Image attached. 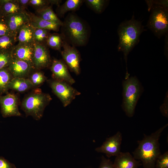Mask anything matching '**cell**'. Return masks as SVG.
I'll return each instance as SVG.
<instances>
[{"mask_svg":"<svg viewBox=\"0 0 168 168\" xmlns=\"http://www.w3.org/2000/svg\"><path fill=\"white\" fill-rule=\"evenodd\" d=\"M34 44L18 43L12 50L13 58L27 63L34 68L32 60L35 49Z\"/></svg>","mask_w":168,"mask_h":168,"instance_id":"9a60e30c","label":"cell"},{"mask_svg":"<svg viewBox=\"0 0 168 168\" xmlns=\"http://www.w3.org/2000/svg\"><path fill=\"white\" fill-rule=\"evenodd\" d=\"M3 17V15L2 13V12L1 10V6L0 5V18Z\"/></svg>","mask_w":168,"mask_h":168,"instance_id":"74e56055","label":"cell"},{"mask_svg":"<svg viewBox=\"0 0 168 168\" xmlns=\"http://www.w3.org/2000/svg\"><path fill=\"white\" fill-rule=\"evenodd\" d=\"M28 14L30 17V23L35 29H43L57 32L61 26L58 23L44 20L35 14L31 12Z\"/></svg>","mask_w":168,"mask_h":168,"instance_id":"e0dca14e","label":"cell"},{"mask_svg":"<svg viewBox=\"0 0 168 168\" xmlns=\"http://www.w3.org/2000/svg\"><path fill=\"white\" fill-rule=\"evenodd\" d=\"M13 78L7 67L0 69V96L7 92L9 84Z\"/></svg>","mask_w":168,"mask_h":168,"instance_id":"603a6c76","label":"cell"},{"mask_svg":"<svg viewBox=\"0 0 168 168\" xmlns=\"http://www.w3.org/2000/svg\"><path fill=\"white\" fill-rule=\"evenodd\" d=\"M63 43V38L61 35L54 33H50L46 40L45 44L48 47L61 52Z\"/></svg>","mask_w":168,"mask_h":168,"instance_id":"cb8c5ba5","label":"cell"},{"mask_svg":"<svg viewBox=\"0 0 168 168\" xmlns=\"http://www.w3.org/2000/svg\"><path fill=\"white\" fill-rule=\"evenodd\" d=\"M56 3V0H30L29 5L37 10Z\"/></svg>","mask_w":168,"mask_h":168,"instance_id":"f1b7e54d","label":"cell"},{"mask_svg":"<svg viewBox=\"0 0 168 168\" xmlns=\"http://www.w3.org/2000/svg\"><path fill=\"white\" fill-rule=\"evenodd\" d=\"M147 26L158 38L168 33V9L163 6L153 5Z\"/></svg>","mask_w":168,"mask_h":168,"instance_id":"8992f818","label":"cell"},{"mask_svg":"<svg viewBox=\"0 0 168 168\" xmlns=\"http://www.w3.org/2000/svg\"><path fill=\"white\" fill-rule=\"evenodd\" d=\"M50 30L43 29H35L34 40L35 43L45 44L46 40L50 34Z\"/></svg>","mask_w":168,"mask_h":168,"instance_id":"4316f807","label":"cell"},{"mask_svg":"<svg viewBox=\"0 0 168 168\" xmlns=\"http://www.w3.org/2000/svg\"><path fill=\"white\" fill-rule=\"evenodd\" d=\"M60 3L61 2V0H60ZM60 5V4L58 5L59 6Z\"/></svg>","mask_w":168,"mask_h":168,"instance_id":"f35d334b","label":"cell"},{"mask_svg":"<svg viewBox=\"0 0 168 168\" xmlns=\"http://www.w3.org/2000/svg\"><path fill=\"white\" fill-rule=\"evenodd\" d=\"M12 51L0 50V69L7 67L13 58Z\"/></svg>","mask_w":168,"mask_h":168,"instance_id":"f546056e","label":"cell"},{"mask_svg":"<svg viewBox=\"0 0 168 168\" xmlns=\"http://www.w3.org/2000/svg\"><path fill=\"white\" fill-rule=\"evenodd\" d=\"M11 34L3 17L0 18V36Z\"/></svg>","mask_w":168,"mask_h":168,"instance_id":"1f68e13d","label":"cell"},{"mask_svg":"<svg viewBox=\"0 0 168 168\" xmlns=\"http://www.w3.org/2000/svg\"><path fill=\"white\" fill-rule=\"evenodd\" d=\"M160 110L162 115L168 117V96H166L164 103L160 107Z\"/></svg>","mask_w":168,"mask_h":168,"instance_id":"e575fe53","label":"cell"},{"mask_svg":"<svg viewBox=\"0 0 168 168\" xmlns=\"http://www.w3.org/2000/svg\"><path fill=\"white\" fill-rule=\"evenodd\" d=\"M61 27V34L63 39L70 45L80 46L86 43L88 29L84 22L75 14L69 13Z\"/></svg>","mask_w":168,"mask_h":168,"instance_id":"3957f363","label":"cell"},{"mask_svg":"<svg viewBox=\"0 0 168 168\" xmlns=\"http://www.w3.org/2000/svg\"><path fill=\"white\" fill-rule=\"evenodd\" d=\"M155 168H168V151L161 154L156 159Z\"/></svg>","mask_w":168,"mask_h":168,"instance_id":"4dcf8cb0","label":"cell"},{"mask_svg":"<svg viewBox=\"0 0 168 168\" xmlns=\"http://www.w3.org/2000/svg\"><path fill=\"white\" fill-rule=\"evenodd\" d=\"M33 65L35 70L50 67L52 60L48 47L45 44L35 43Z\"/></svg>","mask_w":168,"mask_h":168,"instance_id":"9c48e42d","label":"cell"},{"mask_svg":"<svg viewBox=\"0 0 168 168\" xmlns=\"http://www.w3.org/2000/svg\"><path fill=\"white\" fill-rule=\"evenodd\" d=\"M35 29L29 22L23 26L20 29L17 36L18 43L22 44H35L34 36Z\"/></svg>","mask_w":168,"mask_h":168,"instance_id":"ac0fdd59","label":"cell"},{"mask_svg":"<svg viewBox=\"0 0 168 168\" xmlns=\"http://www.w3.org/2000/svg\"><path fill=\"white\" fill-rule=\"evenodd\" d=\"M18 98L13 94L0 96L1 112L4 118L21 116L18 108Z\"/></svg>","mask_w":168,"mask_h":168,"instance_id":"30bf717a","label":"cell"},{"mask_svg":"<svg viewBox=\"0 0 168 168\" xmlns=\"http://www.w3.org/2000/svg\"><path fill=\"white\" fill-rule=\"evenodd\" d=\"M52 91L62 102L64 107L69 105L81 93L67 83L54 79L48 80Z\"/></svg>","mask_w":168,"mask_h":168,"instance_id":"52a82bcc","label":"cell"},{"mask_svg":"<svg viewBox=\"0 0 168 168\" xmlns=\"http://www.w3.org/2000/svg\"><path fill=\"white\" fill-rule=\"evenodd\" d=\"M99 168H114L113 162L110 160L102 156Z\"/></svg>","mask_w":168,"mask_h":168,"instance_id":"d6a6232c","label":"cell"},{"mask_svg":"<svg viewBox=\"0 0 168 168\" xmlns=\"http://www.w3.org/2000/svg\"><path fill=\"white\" fill-rule=\"evenodd\" d=\"M53 79L66 82L71 85L75 81L71 75L68 68L63 60L54 59L50 66Z\"/></svg>","mask_w":168,"mask_h":168,"instance_id":"7c38bea8","label":"cell"},{"mask_svg":"<svg viewBox=\"0 0 168 168\" xmlns=\"http://www.w3.org/2000/svg\"><path fill=\"white\" fill-rule=\"evenodd\" d=\"M3 18L11 34L16 37L21 28L30 22V16L27 12L7 15Z\"/></svg>","mask_w":168,"mask_h":168,"instance_id":"4fadbf2b","label":"cell"},{"mask_svg":"<svg viewBox=\"0 0 168 168\" xmlns=\"http://www.w3.org/2000/svg\"><path fill=\"white\" fill-rule=\"evenodd\" d=\"M7 68L13 77L27 78L35 70L27 63L14 58Z\"/></svg>","mask_w":168,"mask_h":168,"instance_id":"5bb4252c","label":"cell"},{"mask_svg":"<svg viewBox=\"0 0 168 168\" xmlns=\"http://www.w3.org/2000/svg\"><path fill=\"white\" fill-rule=\"evenodd\" d=\"M52 100L48 94L43 92L39 88H35L23 100L21 109L26 116H30L38 120L43 116L44 110Z\"/></svg>","mask_w":168,"mask_h":168,"instance_id":"277c9868","label":"cell"},{"mask_svg":"<svg viewBox=\"0 0 168 168\" xmlns=\"http://www.w3.org/2000/svg\"><path fill=\"white\" fill-rule=\"evenodd\" d=\"M165 35H166V39L165 40V45L164 51H165V55L166 56H167V53H168L167 52V51H168V50H167V45H168V33H167Z\"/></svg>","mask_w":168,"mask_h":168,"instance_id":"8d00e7d4","label":"cell"},{"mask_svg":"<svg viewBox=\"0 0 168 168\" xmlns=\"http://www.w3.org/2000/svg\"><path fill=\"white\" fill-rule=\"evenodd\" d=\"M86 3L93 11L97 13L102 12L107 2L104 0H86Z\"/></svg>","mask_w":168,"mask_h":168,"instance_id":"83f0119b","label":"cell"},{"mask_svg":"<svg viewBox=\"0 0 168 168\" xmlns=\"http://www.w3.org/2000/svg\"><path fill=\"white\" fill-rule=\"evenodd\" d=\"M32 88H34L28 78L13 77L9 86V89L20 92H24Z\"/></svg>","mask_w":168,"mask_h":168,"instance_id":"ffe728a7","label":"cell"},{"mask_svg":"<svg viewBox=\"0 0 168 168\" xmlns=\"http://www.w3.org/2000/svg\"><path fill=\"white\" fill-rule=\"evenodd\" d=\"M113 165L114 168H138L142 164L128 152H121L116 156Z\"/></svg>","mask_w":168,"mask_h":168,"instance_id":"2e32d148","label":"cell"},{"mask_svg":"<svg viewBox=\"0 0 168 168\" xmlns=\"http://www.w3.org/2000/svg\"><path fill=\"white\" fill-rule=\"evenodd\" d=\"M16 41L17 37L12 34L0 36V50L12 51Z\"/></svg>","mask_w":168,"mask_h":168,"instance_id":"d4e9b609","label":"cell"},{"mask_svg":"<svg viewBox=\"0 0 168 168\" xmlns=\"http://www.w3.org/2000/svg\"><path fill=\"white\" fill-rule=\"evenodd\" d=\"M0 168H16L15 165L4 157L0 156Z\"/></svg>","mask_w":168,"mask_h":168,"instance_id":"836d02e7","label":"cell"},{"mask_svg":"<svg viewBox=\"0 0 168 168\" xmlns=\"http://www.w3.org/2000/svg\"><path fill=\"white\" fill-rule=\"evenodd\" d=\"M35 15L47 21L58 23L62 26L63 22L58 18L50 5L41 9L35 10Z\"/></svg>","mask_w":168,"mask_h":168,"instance_id":"7402d4cb","label":"cell"},{"mask_svg":"<svg viewBox=\"0 0 168 168\" xmlns=\"http://www.w3.org/2000/svg\"><path fill=\"white\" fill-rule=\"evenodd\" d=\"M0 5L3 16L15 13L25 12L16 0H0Z\"/></svg>","mask_w":168,"mask_h":168,"instance_id":"d6986e66","label":"cell"},{"mask_svg":"<svg viewBox=\"0 0 168 168\" xmlns=\"http://www.w3.org/2000/svg\"><path fill=\"white\" fill-rule=\"evenodd\" d=\"M122 139L121 133L118 131L113 136L107 138L101 146L96 149V151L105 154L108 158L116 156L121 152Z\"/></svg>","mask_w":168,"mask_h":168,"instance_id":"8fae6325","label":"cell"},{"mask_svg":"<svg viewBox=\"0 0 168 168\" xmlns=\"http://www.w3.org/2000/svg\"><path fill=\"white\" fill-rule=\"evenodd\" d=\"M168 125L166 124L150 135L144 134L142 139L137 141L138 146L133 152V156L141 161L144 168H155L156 160L161 154L160 138Z\"/></svg>","mask_w":168,"mask_h":168,"instance_id":"6da1fadb","label":"cell"},{"mask_svg":"<svg viewBox=\"0 0 168 168\" xmlns=\"http://www.w3.org/2000/svg\"><path fill=\"white\" fill-rule=\"evenodd\" d=\"M122 108L128 117L133 116L138 100L143 91L141 83L136 76L125 78L122 82Z\"/></svg>","mask_w":168,"mask_h":168,"instance_id":"5b68a950","label":"cell"},{"mask_svg":"<svg viewBox=\"0 0 168 168\" xmlns=\"http://www.w3.org/2000/svg\"><path fill=\"white\" fill-rule=\"evenodd\" d=\"M18 3L25 11L29 5L30 0H16Z\"/></svg>","mask_w":168,"mask_h":168,"instance_id":"d590c367","label":"cell"},{"mask_svg":"<svg viewBox=\"0 0 168 168\" xmlns=\"http://www.w3.org/2000/svg\"><path fill=\"white\" fill-rule=\"evenodd\" d=\"M146 30L141 22L135 19L133 16L130 20L125 21L119 26L117 48L119 51L123 53L126 63L129 53L139 42L142 33Z\"/></svg>","mask_w":168,"mask_h":168,"instance_id":"7a4b0ae2","label":"cell"},{"mask_svg":"<svg viewBox=\"0 0 168 168\" xmlns=\"http://www.w3.org/2000/svg\"><path fill=\"white\" fill-rule=\"evenodd\" d=\"M62 47L61 51L63 61L68 69L77 75L81 72V57L78 51L75 47L67 42L63 38Z\"/></svg>","mask_w":168,"mask_h":168,"instance_id":"ba28073f","label":"cell"},{"mask_svg":"<svg viewBox=\"0 0 168 168\" xmlns=\"http://www.w3.org/2000/svg\"><path fill=\"white\" fill-rule=\"evenodd\" d=\"M29 79L34 88H36L43 84L47 80L44 73L40 70H35L29 76Z\"/></svg>","mask_w":168,"mask_h":168,"instance_id":"484cf974","label":"cell"},{"mask_svg":"<svg viewBox=\"0 0 168 168\" xmlns=\"http://www.w3.org/2000/svg\"><path fill=\"white\" fill-rule=\"evenodd\" d=\"M84 0H67L61 5L58 6L56 12L57 16L63 17L66 13L69 11H74L78 10L82 5Z\"/></svg>","mask_w":168,"mask_h":168,"instance_id":"44dd1931","label":"cell"}]
</instances>
